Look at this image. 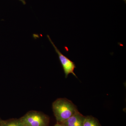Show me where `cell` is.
I'll return each mask as SVG.
<instances>
[{
	"mask_svg": "<svg viewBox=\"0 0 126 126\" xmlns=\"http://www.w3.org/2000/svg\"><path fill=\"white\" fill-rule=\"evenodd\" d=\"M124 0L125 1V2H126V0Z\"/></svg>",
	"mask_w": 126,
	"mask_h": 126,
	"instance_id": "cell-10",
	"label": "cell"
},
{
	"mask_svg": "<svg viewBox=\"0 0 126 126\" xmlns=\"http://www.w3.org/2000/svg\"><path fill=\"white\" fill-rule=\"evenodd\" d=\"M85 117V116L78 111L64 122L61 124L66 126H82Z\"/></svg>",
	"mask_w": 126,
	"mask_h": 126,
	"instance_id": "cell-4",
	"label": "cell"
},
{
	"mask_svg": "<svg viewBox=\"0 0 126 126\" xmlns=\"http://www.w3.org/2000/svg\"><path fill=\"white\" fill-rule=\"evenodd\" d=\"M2 120L0 118V125L1 123V122H2Z\"/></svg>",
	"mask_w": 126,
	"mask_h": 126,
	"instance_id": "cell-9",
	"label": "cell"
},
{
	"mask_svg": "<svg viewBox=\"0 0 126 126\" xmlns=\"http://www.w3.org/2000/svg\"><path fill=\"white\" fill-rule=\"evenodd\" d=\"M54 126H66L65 125H64L63 124H61V123H57V124H55Z\"/></svg>",
	"mask_w": 126,
	"mask_h": 126,
	"instance_id": "cell-7",
	"label": "cell"
},
{
	"mask_svg": "<svg viewBox=\"0 0 126 126\" xmlns=\"http://www.w3.org/2000/svg\"><path fill=\"white\" fill-rule=\"evenodd\" d=\"M0 126H25L20 118L2 120Z\"/></svg>",
	"mask_w": 126,
	"mask_h": 126,
	"instance_id": "cell-5",
	"label": "cell"
},
{
	"mask_svg": "<svg viewBox=\"0 0 126 126\" xmlns=\"http://www.w3.org/2000/svg\"><path fill=\"white\" fill-rule=\"evenodd\" d=\"M47 37L53 46L56 53L58 55L59 59L65 74V78H67L68 75L70 74H72L76 78H78L74 72L75 69L76 68V65L75 63L70 60L69 59L67 58L65 55H63L60 52L59 50L57 48L56 46L55 45L54 43H53L52 40L48 35H47Z\"/></svg>",
	"mask_w": 126,
	"mask_h": 126,
	"instance_id": "cell-3",
	"label": "cell"
},
{
	"mask_svg": "<svg viewBox=\"0 0 126 126\" xmlns=\"http://www.w3.org/2000/svg\"><path fill=\"white\" fill-rule=\"evenodd\" d=\"M52 109L57 123H63L78 111L71 101L64 98L56 99L52 104Z\"/></svg>",
	"mask_w": 126,
	"mask_h": 126,
	"instance_id": "cell-1",
	"label": "cell"
},
{
	"mask_svg": "<svg viewBox=\"0 0 126 126\" xmlns=\"http://www.w3.org/2000/svg\"><path fill=\"white\" fill-rule=\"evenodd\" d=\"M19 0L21 1V2L23 3V4L24 5H25L26 4V2L25 0Z\"/></svg>",
	"mask_w": 126,
	"mask_h": 126,
	"instance_id": "cell-8",
	"label": "cell"
},
{
	"mask_svg": "<svg viewBox=\"0 0 126 126\" xmlns=\"http://www.w3.org/2000/svg\"><path fill=\"white\" fill-rule=\"evenodd\" d=\"M82 126H102L99 121L92 116H85Z\"/></svg>",
	"mask_w": 126,
	"mask_h": 126,
	"instance_id": "cell-6",
	"label": "cell"
},
{
	"mask_svg": "<svg viewBox=\"0 0 126 126\" xmlns=\"http://www.w3.org/2000/svg\"><path fill=\"white\" fill-rule=\"evenodd\" d=\"M25 126H49V118L44 113L31 111L20 118Z\"/></svg>",
	"mask_w": 126,
	"mask_h": 126,
	"instance_id": "cell-2",
	"label": "cell"
}]
</instances>
